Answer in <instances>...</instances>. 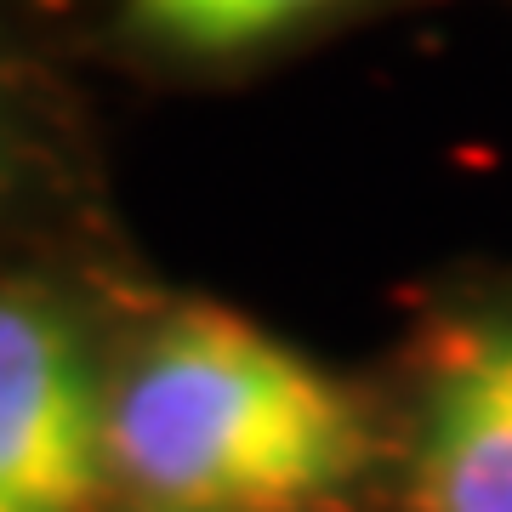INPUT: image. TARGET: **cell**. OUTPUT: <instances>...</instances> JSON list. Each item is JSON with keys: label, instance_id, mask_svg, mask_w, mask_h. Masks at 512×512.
Instances as JSON below:
<instances>
[{"label": "cell", "instance_id": "obj_1", "mask_svg": "<svg viewBox=\"0 0 512 512\" xmlns=\"http://www.w3.org/2000/svg\"><path fill=\"white\" fill-rule=\"evenodd\" d=\"M359 461L342 382L228 308L171 313L109 399V473L177 512H291Z\"/></svg>", "mask_w": 512, "mask_h": 512}, {"label": "cell", "instance_id": "obj_2", "mask_svg": "<svg viewBox=\"0 0 512 512\" xmlns=\"http://www.w3.org/2000/svg\"><path fill=\"white\" fill-rule=\"evenodd\" d=\"M109 473V399L74 330L0 296V501L80 512Z\"/></svg>", "mask_w": 512, "mask_h": 512}, {"label": "cell", "instance_id": "obj_3", "mask_svg": "<svg viewBox=\"0 0 512 512\" xmlns=\"http://www.w3.org/2000/svg\"><path fill=\"white\" fill-rule=\"evenodd\" d=\"M416 512H512V325L450 330L427 393Z\"/></svg>", "mask_w": 512, "mask_h": 512}, {"label": "cell", "instance_id": "obj_4", "mask_svg": "<svg viewBox=\"0 0 512 512\" xmlns=\"http://www.w3.org/2000/svg\"><path fill=\"white\" fill-rule=\"evenodd\" d=\"M137 18L188 52H245L319 18L330 0H131Z\"/></svg>", "mask_w": 512, "mask_h": 512}, {"label": "cell", "instance_id": "obj_5", "mask_svg": "<svg viewBox=\"0 0 512 512\" xmlns=\"http://www.w3.org/2000/svg\"><path fill=\"white\" fill-rule=\"evenodd\" d=\"M0 512H23V507H12V501H0Z\"/></svg>", "mask_w": 512, "mask_h": 512}]
</instances>
